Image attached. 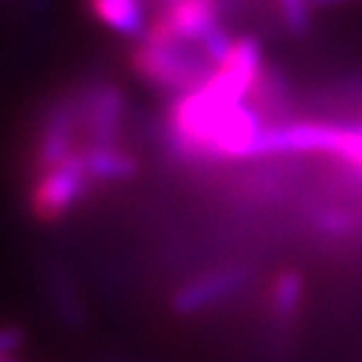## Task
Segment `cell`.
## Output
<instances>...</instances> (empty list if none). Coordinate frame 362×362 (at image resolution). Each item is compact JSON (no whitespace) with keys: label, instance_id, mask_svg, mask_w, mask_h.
Masks as SVG:
<instances>
[{"label":"cell","instance_id":"6da1fadb","mask_svg":"<svg viewBox=\"0 0 362 362\" xmlns=\"http://www.w3.org/2000/svg\"><path fill=\"white\" fill-rule=\"evenodd\" d=\"M129 66L139 81L174 96L199 88L216 68L199 45L176 38L156 18L129 51Z\"/></svg>","mask_w":362,"mask_h":362},{"label":"cell","instance_id":"7a4b0ae2","mask_svg":"<svg viewBox=\"0 0 362 362\" xmlns=\"http://www.w3.org/2000/svg\"><path fill=\"white\" fill-rule=\"evenodd\" d=\"M93 181L88 179L81 151L53 166L38 169L28 189V211L40 224H58L66 219L81 202L93 192Z\"/></svg>","mask_w":362,"mask_h":362},{"label":"cell","instance_id":"3957f363","mask_svg":"<svg viewBox=\"0 0 362 362\" xmlns=\"http://www.w3.org/2000/svg\"><path fill=\"white\" fill-rule=\"evenodd\" d=\"M81 116V144H121L129 101L111 81H88L74 90Z\"/></svg>","mask_w":362,"mask_h":362},{"label":"cell","instance_id":"277c9868","mask_svg":"<svg viewBox=\"0 0 362 362\" xmlns=\"http://www.w3.org/2000/svg\"><path fill=\"white\" fill-rule=\"evenodd\" d=\"M81 146V116L76 93L56 98L51 106L43 111L40 129L33 144V166L35 171L53 166L63 158H68Z\"/></svg>","mask_w":362,"mask_h":362},{"label":"cell","instance_id":"5b68a950","mask_svg":"<svg viewBox=\"0 0 362 362\" xmlns=\"http://www.w3.org/2000/svg\"><path fill=\"white\" fill-rule=\"evenodd\" d=\"M249 277H252V269L244 264L211 269L176 289L174 297H171V310L181 317L199 315V312L209 310V307L219 305V302L229 300L232 294H237L249 282Z\"/></svg>","mask_w":362,"mask_h":362},{"label":"cell","instance_id":"8992f818","mask_svg":"<svg viewBox=\"0 0 362 362\" xmlns=\"http://www.w3.org/2000/svg\"><path fill=\"white\" fill-rule=\"evenodd\" d=\"M78 151L93 187L126 184V181H134L141 174L139 156L124 148L121 144H81Z\"/></svg>","mask_w":362,"mask_h":362},{"label":"cell","instance_id":"52a82bcc","mask_svg":"<svg viewBox=\"0 0 362 362\" xmlns=\"http://www.w3.org/2000/svg\"><path fill=\"white\" fill-rule=\"evenodd\" d=\"M90 16L121 38L139 40L148 28V0H86Z\"/></svg>","mask_w":362,"mask_h":362},{"label":"cell","instance_id":"ba28073f","mask_svg":"<svg viewBox=\"0 0 362 362\" xmlns=\"http://www.w3.org/2000/svg\"><path fill=\"white\" fill-rule=\"evenodd\" d=\"M305 274L297 269H284L279 272L277 277L272 279L269 287V310L272 315L287 322L292 320L297 312L302 310V302H305Z\"/></svg>","mask_w":362,"mask_h":362},{"label":"cell","instance_id":"9c48e42d","mask_svg":"<svg viewBox=\"0 0 362 362\" xmlns=\"http://www.w3.org/2000/svg\"><path fill=\"white\" fill-rule=\"evenodd\" d=\"M274 8H277V16L282 28L289 35H302L310 33L312 28V3L310 0H274Z\"/></svg>","mask_w":362,"mask_h":362},{"label":"cell","instance_id":"30bf717a","mask_svg":"<svg viewBox=\"0 0 362 362\" xmlns=\"http://www.w3.org/2000/svg\"><path fill=\"white\" fill-rule=\"evenodd\" d=\"M317 226L322 229V232L329 234H342L347 232L352 226V216L347 214L345 209H337V206H327L317 214Z\"/></svg>","mask_w":362,"mask_h":362},{"label":"cell","instance_id":"8fae6325","mask_svg":"<svg viewBox=\"0 0 362 362\" xmlns=\"http://www.w3.org/2000/svg\"><path fill=\"white\" fill-rule=\"evenodd\" d=\"M21 339H23L21 329H13V327L0 329V355H11L21 345Z\"/></svg>","mask_w":362,"mask_h":362},{"label":"cell","instance_id":"7c38bea8","mask_svg":"<svg viewBox=\"0 0 362 362\" xmlns=\"http://www.w3.org/2000/svg\"><path fill=\"white\" fill-rule=\"evenodd\" d=\"M312 8H337L345 6V3H355V0H310Z\"/></svg>","mask_w":362,"mask_h":362},{"label":"cell","instance_id":"4fadbf2b","mask_svg":"<svg viewBox=\"0 0 362 362\" xmlns=\"http://www.w3.org/2000/svg\"><path fill=\"white\" fill-rule=\"evenodd\" d=\"M169 3H174V0H151V8L153 11H161V8L169 6Z\"/></svg>","mask_w":362,"mask_h":362},{"label":"cell","instance_id":"5bb4252c","mask_svg":"<svg viewBox=\"0 0 362 362\" xmlns=\"http://www.w3.org/2000/svg\"><path fill=\"white\" fill-rule=\"evenodd\" d=\"M0 362H18L16 357H11V355H0Z\"/></svg>","mask_w":362,"mask_h":362},{"label":"cell","instance_id":"9a60e30c","mask_svg":"<svg viewBox=\"0 0 362 362\" xmlns=\"http://www.w3.org/2000/svg\"><path fill=\"white\" fill-rule=\"evenodd\" d=\"M360 171H362V164H360Z\"/></svg>","mask_w":362,"mask_h":362}]
</instances>
